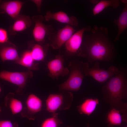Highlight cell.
I'll return each instance as SVG.
<instances>
[{
  "label": "cell",
  "mask_w": 127,
  "mask_h": 127,
  "mask_svg": "<svg viewBox=\"0 0 127 127\" xmlns=\"http://www.w3.org/2000/svg\"><path fill=\"white\" fill-rule=\"evenodd\" d=\"M127 127L126 126V127Z\"/></svg>",
  "instance_id": "obj_31"
},
{
  "label": "cell",
  "mask_w": 127,
  "mask_h": 127,
  "mask_svg": "<svg viewBox=\"0 0 127 127\" xmlns=\"http://www.w3.org/2000/svg\"><path fill=\"white\" fill-rule=\"evenodd\" d=\"M45 18L47 21L53 20L72 26H77L78 25V21L75 17L69 16L66 13L62 11L54 13L48 11L46 12Z\"/></svg>",
  "instance_id": "obj_11"
},
{
  "label": "cell",
  "mask_w": 127,
  "mask_h": 127,
  "mask_svg": "<svg viewBox=\"0 0 127 127\" xmlns=\"http://www.w3.org/2000/svg\"><path fill=\"white\" fill-rule=\"evenodd\" d=\"M86 62L78 60H73L68 65L70 75L67 80L60 85V89L64 91H77L80 88L85 76L84 68Z\"/></svg>",
  "instance_id": "obj_3"
},
{
  "label": "cell",
  "mask_w": 127,
  "mask_h": 127,
  "mask_svg": "<svg viewBox=\"0 0 127 127\" xmlns=\"http://www.w3.org/2000/svg\"><path fill=\"white\" fill-rule=\"evenodd\" d=\"M31 52L32 56L34 60L40 61L44 59L45 52L43 47L38 44L35 45Z\"/></svg>",
  "instance_id": "obj_22"
},
{
  "label": "cell",
  "mask_w": 127,
  "mask_h": 127,
  "mask_svg": "<svg viewBox=\"0 0 127 127\" xmlns=\"http://www.w3.org/2000/svg\"><path fill=\"white\" fill-rule=\"evenodd\" d=\"M31 71L22 72H13L6 71L0 72V79L15 84L18 87L16 91L18 95L23 94L22 91L25 86L28 78L32 77Z\"/></svg>",
  "instance_id": "obj_6"
},
{
  "label": "cell",
  "mask_w": 127,
  "mask_h": 127,
  "mask_svg": "<svg viewBox=\"0 0 127 127\" xmlns=\"http://www.w3.org/2000/svg\"><path fill=\"white\" fill-rule=\"evenodd\" d=\"M63 56L59 54L49 61L47 65L49 76L53 79H58L60 76H64L69 73L68 69L64 67Z\"/></svg>",
  "instance_id": "obj_9"
},
{
  "label": "cell",
  "mask_w": 127,
  "mask_h": 127,
  "mask_svg": "<svg viewBox=\"0 0 127 127\" xmlns=\"http://www.w3.org/2000/svg\"><path fill=\"white\" fill-rule=\"evenodd\" d=\"M14 94L10 93L5 98V105L10 110L12 114L14 115L21 111L23 106L21 101L14 97Z\"/></svg>",
  "instance_id": "obj_16"
},
{
  "label": "cell",
  "mask_w": 127,
  "mask_h": 127,
  "mask_svg": "<svg viewBox=\"0 0 127 127\" xmlns=\"http://www.w3.org/2000/svg\"><path fill=\"white\" fill-rule=\"evenodd\" d=\"M90 1L91 3L93 4H97L99 1L98 0H91Z\"/></svg>",
  "instance_id": "obj_27"
},
{
  "label": "cell",
  "mask_w": 127,
  "mask_h": 127,
  "mask_svg": "<svg viewBox=\"0 0 127 127\" xmlns=\"http://www.w3.org/2000/svg\"><path fill=\"white\" fill-rule=\"evenodd\" d=\"M107 120L111 125H120L121 123L122 118L119 111L115 108L112 109L108 113Z\"/></svg>",
  "instance_id": "obj_20"
},
{
  "label": "cell",
  "mask_w": 127,
  "mask_h": 127,
  "mask_svg": "<svg viewBox=\"0 0 127 127\" xmlns=\"http://www.w3.org/2000/svg\"><path fill=\"white\" fill-rule=\"evenodd\" d=\"M99 103V101L97 98L88 99H86L77 107L80 114L89 115L94 111Z\"/></svg>",
  "instance_id": "obj_17"
},
{
  "label": "cell",
  "mask_w": 127,
  "mask_h": 127,
  "mask_svg": "<svg viewBox=\"0 0 127 127\" xmlns=\"http://www.w3.org/2000/svg\"><path fill=\"white\" fill-rule=\"evenodd\" d=\"M0 58L3 62L6 60H15L19 59L18 52L15 48L0 44Z\"/></svg>",
  "instance_id": "obj_15"
},
{
  "label": "cell",
  "mask_w": 127,
  "mask_h": 127,
  "mask_svg": "<svg viewBox=\"0 0 127 127\" xmlns=\"http://www.w3.org/2000/svg\"><path fill=\"white\" fill-rule=\"evenodd\" d=\"M34 1L37 5L38 9H40V7L42 1L41 0H35Z\"/></svg>",
  "instance_id": "obj_26"
},
{
  "label": "cell",
  "mask_w": 127,
  "mask_h": 127,
  "mask_svg": "<svg viewBox=\"0 0 127 127\" xmlns=\"http://www.w3.org/2000/svg\"><path fill=\"white\" fill-rule=\"evenodd\" d=\"M8 39L7 31L4 29L0 28V44H3L6 42Z\"/></svg>",
  "instance_id": "obj_24"
},
{
  "label": "cell",
  "mask_w": 127,
  "mask_h": 127,
  "mask_svg": "<svg viewBox=\"0 0 127 127\" xmlns=\"http://www.w3.org/2000/svg\"><path fill=\"white\" fill-rule=\"evenodd\" d=\"M75 31L72 26L67 24L57 31L52 33L49 36L51 45L54 49L60 48Z\"/></svg>",
  "instance_id": "obj_7"
},
{
  "label": "cell",
  "mask_w": 127,
  "mask_h": 127,
  "mask_svg": "<svg viewBox=\"0 0 127 127\" xmlns=\"http://www.w3.org/2000/svg\"><path fill=\"white\" fill-rule=\"evenodd\" d=\"M1 89L0 86V92H1Z\"/></svg>",
  "instance_id": "obj_29"
},
{
  "label": "cell",
  "mask_w": 127,
  "mask_h": 127,
  "mask_svg": "<svg viewBox=\"0 0 127 127\" xmlns=\"http://www.w3.org/2000/svg\"><path fill=\"white\" fill-rule=\"evenodd\" d=\"M119 70V73L111 77L107 84L102 87L104 94L115 106L122 104L121 100L127 95V68L121 67Z\"/></svg>",
  "instance_id": "obj_2"
},
{
  "label": "cell",
  "mask_w": 127,
  "mask_h": 127,
  "mask_svg": "<svg viewBox=\"0 0 127 127\" xmlns=\"http://www.w3.org/2000/svg\"><path fill=\"white\" fill-rule=\"evenodd\" d=\"M27 108L24 109L26 113L22 115L25 116L27 114L33 115L40 111L42 109V103L41 100L38 97L33 94H30L28 97L26 102Z\"/></svg>",
  "instance_id": "obj_13"
},
{
  "label": "cell",
  "mask_w": 127,
  "mask_h": 127,
  "mask_svg": "<svg viewBox=\"0 0 127 127\" xmlns=\"http://www.w3.org/2000/svg\"><path fill=\"white\" fill-rule=\"evenodd\" d=\"M100 64L98 62H95L94 65L90 67L87 63H86L84 68L85 76H90L100 83H103L109 79L116 75L120 70L116 67L112 65L107 70H104L100 67Z\"/></svg>",
  "instance_id": "obj_4"
},
{
  "label": "cell",
  "mask_w": 127,
  "mask_h": 127,
  "mask_svg": "<svg viewBox=\"0 0 127 127\" xmlns=\"http://www.w3.org/2000/svg\"><path fill=\"white\" fill-rule=\"evenodd\" d=\"M89 124H88V126H87V127H89Z\"/></svg>",
  "instance_id": "obj_30"
},
{
  "label": "cell",
  "mask_w": 127,
  "mask_h": 127,
  "mask_svg": "<svg viewBox=\"0 0 127 127\" xmlns=\"http://www.w3.org/2000/svg\"><path fill=\"white\" fill-rule=\"evenodd\" d=\"M120 1L118 0H103L99 1L94 7L92 12L94 16L99 14L107 7L110 6L116 8L119 5Z\"/></svg>",
  "instance_id": "obj_18"
},
{
  "label": "cell",
  "mask_w": 127,
  "mask_h": 127,
  "mask_svg": "<svg viewBox=\"0 0 127 127\" xmlns=\"http://www.w3.org/2000/svg\"><path fill=\"white\" fill-rule=\"evenodd\" d=\"M22 5L21 2L18 1H0V13L6 12L12 17L16 18L19 14Z\"/></svg>",
  "instance_id": "obj_12"
},
{
  "label": "cell",
  "mask_w": 127,
  "mask_h": 127,
  "mask_svg": "<svg viewBox=\"0 0 127 127\" xmlns=\"http://www.w3.org/2000/svg\"><path fill=\"white\" fill-rule=\"evenodd\" d=\"M92 28L87 25L74 33L65 43L67 51L72 55L80 56L84 33L89 31Z\"/></svg>",
  "instance_id": "obj_8"
},
{
  "label": "cell",
  "mask_w": 127,
  "mask_h": 127,
  "mask_svg": "<svg viewBox=\"0 0 127 127\" xmlns=\"http://www.w3.org/2000/svg\"><path fill=\"white\" fill-rule=\"evenodd\" d=\"M2 112V109L1 107L0 106V115H1V114Z\"/></svg>",
  "instance_id": "obj_28"
},
{
  "label": "cell",
  "mask_w": 127,
  "mask_h": 127,
  "mask_svg": "<svg viewBox=\"0 0 127 127\" xmlns=\"http://www.w3.org/2000/svg\"><path fill=\"white\" fill-rule=\"evenodd\" d=\"M18 124L7 120L0 121V127H18Z\"/></svg>",
  "instance_id": "obj_25"
},
{
  "label": "cell",
  "mask_w": 127,
  "mask_h": 127,
  "mask_svg": "<svg viewBox=\"0 0 127 127\" xmlns=\"http://www.w3.org/2000/svg\"><path fill=\"white\" fill-rule=\"evenodd\" d=\"M27 24L26 22L22 19L16 20L14 24L12 27L13 30L15 31H22L25 30L27 28Z\"/></svg>",
  "instance_id": "obj_23"
},
{
  "label": "cell",
  "mask_w": 127,
  "mask_h": 127,
  "mask_svg": "<svg viewBox=\"0 0 127 127\" xmlns=\"http://www.w3.org/2000/svg\"><path fill=\"white\" fill-rule=\"evenodd\" d=\"M73 98L72 94L70 92L67 96L61 94H50L46 100V109L52 113L58 110L68 109L71 106Z\"/></svg>",
  "instance_id": "obj_5"
},
{
  "label": "cell",
  "mask_w": 127,
  "mask_h": 127,
  "mask_svg": "<svg viewBox=\"0 0 127 127\" xmlns=\"http://www.w3.org/2000/svg\"><path fill=\"white\" fill-rule=\"evenodd\" d=\"M120 1L124 4V7L118 18L114 20L118 29V33L114 40V42L119 40L122 34L127 28V0H121Z\"/></svg>",
  "instance_id": "obj_14"
},
{
  "label": "cell",
  "mask_w": 127,
  "mask_h": 127,
  "mask_svg": "<svg viewBox=\"0 0 127 127\" xmlns=\"http://www.w3.org/2000/svg\"><path fill=\"white\" fill-rule=\"evenodd\" d=\"M34 60L31 55V52L27 51L23 54L21 58L16 61L19 64L30 69L37 70L38 69L37 64L34 62Z\"/></svg>",
  "instance_id": "obj_19"
},
{
  "label": "cell",
  "mask_w": 127,
  "mask_h": 127,
  "mask_svg": "<svg viewBox=\"0 0 127 127\" xmlns=\"http://www.w3.org/2000/svg\"><path fill=\"white\" fill-rule=\"evenodd\" d=\"M35 25L33 31V37L37 42L43 41L46 35L49 36L53 30L52 25H45L43 23L44 18L41 16H35L33 18Z\"/></svg>",
  "instance_id": "obj_10"
},
{
  "label": "cell",
  "mask_w": 127,
  "mask_h": 127,
  "mask_svg": "<svg viewBox=\"0 0 127 127\" xmlns=\"http://www.w3.org/2000/svg\"><path fill=\"white\" fill-rule=\"evenodd\" d=\"M88 32L83 41L80 56L86 57L91 64L97 60L113 62L116 52L107 28L94 25Z\"/></svg>",
  "instance_id": "obj_1"
},
{
  "label": "cell",
  "mask_w": 127,
  "mask_h": 127,
  "mask_svg": "<svg viewBox=\"0 0 127 127\" xmlns=\"http://www.w3.org/2000/svg\"><path fill=\"white\" fill-rule=\"evenodd\" d=\"M52 116L44 120L42 123L40 127H58L62 123L58 118V114L52 113Z\"/></svg>",
  "instance_id": "obj_21"
}]
</instances>
